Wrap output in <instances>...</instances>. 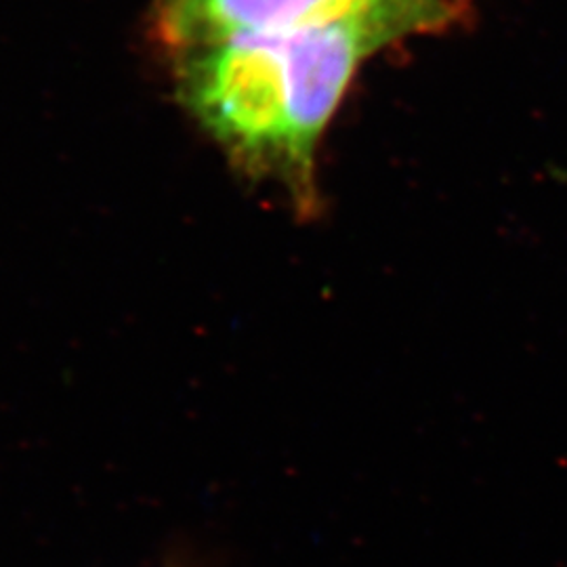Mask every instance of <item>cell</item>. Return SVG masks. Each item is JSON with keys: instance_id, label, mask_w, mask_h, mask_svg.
Listing matches in <instances>:
<instances>
[{"instance_id": "obj_1", "label": "cell", "mask_w": 567, "mask_h": 567, "mask_svg": "<svg viewBox=\"0 0 567 567\" xmlns=\"http://www.w3.org/2000/svg\"><path fill=\"white\" fill-rule=\"evenodd\" d=\"M185 55L183 95L204 126L244 163L278 164L305 179L332 116L288 32L240 34Z\"/></svg>"}, {"instance_id": "obj_2", "label": "cell", "mask_w": 567, "mask_h": 567, "mask_svg": "<svg viewBox=\"0 0 567 567\" xmlns=\"http://www.w3.org/2000/svg\"><path fill=\"white\" fill-rule=\"evenodd\" d=\"M351 16H368L389 39L372 0H163L158 30L168 47L187 53L240 34L290 32Z\"/></svg>"}, {"instance_id": "obj_3", "label": "cell", "mask_w": 567, "mask_h": 567, "mask_svg": "<svg viewBox=\"0 0 567 567\" xmlns=\"http://www.w3.org/2000/svg\"><path fill=\"white\" fill-rule=\"evenodd\" d=\"M372 7L393 39L414 30L440 28L450 16L444 0H372Z\"/></svg>"}]
</instances>
